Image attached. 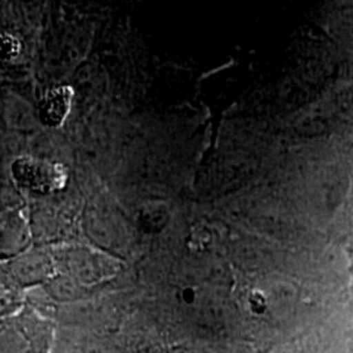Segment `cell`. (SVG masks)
I'll return each mask as SVG.
<instances>
[{
	"instance_id": "obj_1",
	"label": "cell",
	"mask_w": 353,
	"mask_h": 353,
	"mask_svg": "<svg viewBox=\"0 0 353 353\" xmlns=\"http://www.w3.org/2000/svg\"><path fill=\"white\" fill-rule=\"evenodd\" d=\"M12 174L20 186L41 194L62 190L68 181V173L63 165L32 156L16 159L12 164Z\"/></svg>"
},
{
	"instance_id": "obj_2",
	"label": "cell",
	"mask_w": 353,
	"mask_h": 353,
	"mask_svg": "<svg viewBox=\"0 0 353 353\" xmlns=\"http://www.w3.org/2000/svg\"><path fill=\"white\" fill-rule=\"evenodd\" d=\"M74 90L70 87L52 89L39 106V118L49 127L62 126L70 113Z\"/></svg>"
},
{
	"instance_id": "obj_3",
	"label": "cell",
	"mask_w": 353,
	"mask_h": 353,
	"mask_svg": "<svg viewBox=\"0 0 353 353\" xmlns=\"http://www.w3.org/2000/svg\"><path fill=\"white\" fill-rule=\"evenodd\" d=\"M20 51L19 42L11 36H0V58L12 59Z\"/></svg>"
}]
</instances>
